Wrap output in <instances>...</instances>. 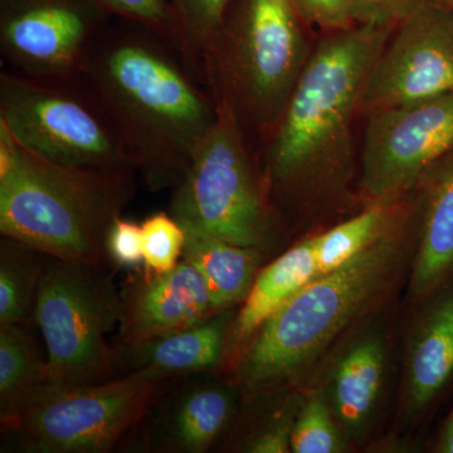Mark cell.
Instances as JSON below:
<instances>
[{"mask_svg": "<svg viewBox=\"0 0 453 453\" xmlns=\"http://www.w3.org/2000/svg\"><path fill=\"white\" fill-rule=\"evenodd\" d=\"M113 23L89 46L79 82L109 116L145 187L172 189L216 121L217 101L172 44L135 23Z\"/></svg>", "mask_w": 453, "mask_h": 453, "instance_id": "1", "label": "cell"}, {"mask_svg": "<svg viewBox=\"0 0 453 453\" xmlns=\"http://www.w3.org/2000/svg\"><path fill=\"white\" fill-rule=\"evenodd\" d=\"M416 238L413 202L368 249L315 277L268 318L229 366L244 403L303 390L340 340L392 306L407 285Z\"/></svg>", "mask_w": 453, "mask_h": 453, "instance_id": "2", "label": "cell"}, {"mask_svg": "<svg viewBox=\"0 0 453 453\" xmlns=\"http://www.w3.org/2000/svg\"><path fill=\"white\" fill-rule=\"evenodd\" d=\"M392 29L356 25L334 33L310 55L270 131L262 170L270 201H319L347 186L351 119Z\"/></svg>", "mask_w": 453, "mask_h": 453, "instance_id": "3", "label": "cell"}, {"mask_svg": "<svg viewBox=\"0 0 453 453\" xmlns=\"http://www.w3.org/2000/svg\"><path fill=\"white\" fill-rule=\"evenodd\" d=\"M134 175L47 162L0 124V232L49 257L107 265V237L135 195Z\"/></svg>", "mask_w": 453, "mask_h": 453, "instance_id": "4", "label": "cell"}, {"mask_svg": "<svg viewBox=\"0 0 453 453\" xmlns=\"http://www.w3.org/2000/svg\"><path fill=\"white\" fill-rule=\"evenodd\" d=\"M300 16L291 0H234L205 53L201 73L211 96L273 129L309 59Z\"/></svg>", "mask_w": 453, "mask_h": 453, "instance_id": "5", "label": "cell"}, {"mask_svg": "<svg viewBox=\"0 0 453 453\" xmlns=\"http://www.w3.org/2000/svg\"><path fill=\"white\" fill-rule=\"evenodd\" d=\"M172 190L170 214L184 231L265 252L273 242V205L264 175L253 166L242 124L228 104L217 101L216 121Z\"/></svg>", "mask_w": 453, "mask_h": 453, "instance_id": "6", "label": "cell"}, {"mask_svg": "<svg viewBox=\"0 0 453 453\" xmlns=\"http://www.w3.org/2000/svg\"><path fill=\"white\" fill-rule=\"evenodd\" d=\"M106 267L47 258L35 324L46 344L50 383H100L127 372L122 350L107 342L120 323L121 291Z\"/></svg>", "mask_w": 453, "mask_h": 453, "instance_id": "7", "label": "cell"}, {"mask_svg": "<svg viewBox=\"0 0 453 453\" xmlns=\"http://www.w3.org/2000/svg\"><path fill=\"white\" fill-rule=\"evenodd\" d=\"M0 124L29 153L70 168L134 173L109 116L79 81L0 73Z\"/></svg>", "mask_w": 453, "mask_h": 453, "instance_id": "8", "label": "cell"}, {"mask_svg": "<svg viewBox=\"0 0 453 453\" xmlns=\"http://www.w3.org/2000/svg\"><path fill=\"white\" fill-rule=\"evenodd\" d=\"M170 380L140 368L100 383H46L23 405L11 431L29 452H109L144 421Z\"/></svg>", "mask_w": 453, "mask_h": 453, "instance_id": "9", "label": "cell"}, {"mask_svg": "<svg viewBox=\"0 0 453 453\" xmlns=\"http://www.w3.org/2000/svg\"><path fill=\"white\" fill-rule=\"evenodd\" d=\"M112 19L98 0H0V52L23 76L79 81L89 46Z\"/></svg>", "mask_w": 453, "mask_h": 453, "instance_id": "10", "label": "cell"}, {"mask_svg": "<svg viewBox=\"0 0 453 453\" xmlns=\"http://www.w3.org/2000/svg\"><path fill=\"white\" fill-rule=\"evenodd\" d=\"M453 150V91L369 113L359 187L369 203L413 192Z\"/></svg>", "mask_w": 453, "mask_h": 453, "instance_id": "11", "label": "cell"}, {"mask_svg": "<svg viewBox=\"0 0 453 453\" xmlns=\"http://www.w3.org/2000/svg\"><path fill=\"white\" fill-rule=\"evenodd\" d=\"M453 91V12L425 0L399 23L366 79L359 109L372 113Z\"/></svg>", "mask_w": 453, "mask_h": 453, "instance_id": "12", "label": "cell"}, {"mask_svg": "<svg viewBox=\"0 0 453 453\" xmlns=\"http://www.w3.org/2000/svg\"><path fill=\"white\" fill-rule=\"evenodd\" d=\"M390 308L369 316L340 340L305 387L321 390L353 449L372 440L383 412L393 357Z\"/></svg>", "mask_w": 453, "mask_h": 453, "instance_id": "13", "label": "cell"}, {"mask_svg": "<svg viewBox=\"0 0 453 453\" xmlns=\"http://www.w3.org/2000/svg\"><path fill=\"white\" fill-rule=\"evenodd\" d=\"M405 338L396 426L429 418L453 386V281L418 305Z\"/></svg>", "mask_w": 453, "mask_h": 453, "instance_id": "14", "label": "cell"}, {"mask_svg": "<svg viewBox=\"0 0 453 453\" xmlns=\"http://www.w3.org/2000/svg\"><path fill=\"white\" fill-rule=\"evenodd\" d=\"M219 312L201 273L183 258L168 273L146 270L121 291L119 335L124 348L138 347Z\"/></svg>", "mask_w": 453, "mask_h": 453, "instance_id": "15", "label": "cell"}, {"mask_svg": "<svg viewBox=\"0 0 453 453\" xmlns=\"http://www.w3.org/2000/svg\"><path fill=\"white\" fill-rule=\"evenodd\" d=\"M414 190L416 250L405 285L412 308L453 281V150L423 174Z\"/></svg>", "mask_w": 453, "mask_h": 453, "instance_id": "16", "label": "cell"}, {"mask_svg": "<svg viewBox=\"0 0 453 453\" xmlns=\"http://www.w3.org/2000/svg\"><path fill=\"white\" fill-rule=\"evenodd\" d=\"M240 401V389L228 378L189 381L164 402L155 437L164 451H210L234 421Z\"/></svg>", "mask_w": 453, "mask_h": 453, "instance_id": "17", "label": "cell"}, {"mask_svg": "<svg viewBox=\"0 0 453 453\" xmlns=\"http://www.w3.org/2000/svg\"><path fill=\"white\" fill-rule=\"evenodd\" d=\"M234 318V309L225 310L188 329L127 348L122 351L125 366H130L129 372L154 369L173 380L217 372L228 365Z\"/></svg>", "mask_w": 453, "mask_h": 453, "instance_id": "18", "label": "cell"}, {"mask_svg": "<svg viewBox=\"0 0 453 453\" xmlns=\"http://www.w3.org/2000/svg\"><path fill=\"white\" fill-rule=\"evenodd\" d=\"M318 276L314 235L303 238L259 270L246 299L234 314L228 368L265 321Z\"/></svg>", "mask_w": 453, "mask_h": 453, "instance_id": "19", "label": "cell"}, {"mask_svg": "<svg viewBox=\"0 0 453 453\" xmlns=\"http://www.w3.org/2000/svg\"><path fill=\"white\" fill-rule=\"evenodd\" d=\"M186 234L183 258L201 273L216 309L225 311L241 305L261 270L266 252L196 232Z\"/></svg>", "mask_w": 453, "mask_h": 453, "instance_id": "20", "label": "cell"}, {"mask_svg": "<svg viewBox=\"0 0 453 453\" xmlns=\"http://www.w3.org/2000/svg\"><path fill=\"white\" fill-rule=\"evenodd\" d=\"M28 327L0 326V418L5 431L14 427L33 393L50 383L46 359L38 354Z\"/></svg>", "mask_w": 453, "mask_h": 453, "instance_id": "21", "label": "cell"}, {"mask_svg": "<svg viewBox=\"0 0 453 453\" xmlns=\"http://www.w3.org/2000/svg\"><path fill=\"white\" fill-rule=\"evenodd\" d=\"M405 207L403 198L372 202L353 219L314 235L319 276L332 273L368 249L388 231Z\"/></svg>", "mask_w": 453, "mask_h": 453, "instance_id": "22", "label": "cell"}, {"mask_svg": "<svg viewBox=\"0 0 453 453\" xmlns=\"http://www.w3.org/2000/svg\"><path fill=\"white\" fill-rule=\"evenodd\" d=\"M49 256L3 237L0 242V326L35 323V300Z\"/></svg>", "mask_w": 453, "mask_h": 453, "instance_id": "23", "label": "cell"}, {"mask_svg": "<svg viewBox=\"0 0 453 453\" xmlns=\"http://www.w3.org/2000/svg\"><path fill=\"white\" fill-rule=\"evenodd\" d=\"M299 411L291 434V453H344L353 447L342 434L320 389L301 390Z\"/></svg>", "mask_w": 453, "mask_h": 453, "instance_id": "24", "label": "cell"}, {"mask_svg": "<svg viewBox=\"0 0 453 453\" xmlns=\"http://www.w3.org/2000/svg\"><path fill=\"white\" fill-rule=\"evenodd\" d=\"M177 16L181 56L193 73L201 74L205 53L222 28L234 0H170Z\"/></svg>", "mask_w": 453, "mask_h": 453, "instance_id": "25", "label": "cell"}, {"mask_svg": "<svg viewBox=\"0 0 453 453\" xmlns=\"http://www.w3.org/2000/svg\"><path fill=\"white\" fill-rule=\"evenodd\" d=\"M301 390L273 395V407L253 425L240 451L249 453H291V434L299 411Z\"/></svg>", "mask_w": 453, "mask_h": 453, "instance_id": "26", "label": "cell"}, {"mask_svg": "<svg viewBox=\"0 0 453 453\" xmlns=\"http://www.w3.org/2000/svg\"><path fill=\"white\" fill-rule=\"evenodd\" d=\"M142 258L146 270L168 273L183 257L186 231L170 213L157 211L142 223Z\"/></svg>", "mask_w": 453, "mask_h": 453, "instance_id": "27", "label": "cell"}, {"mask_svg": "<svg viewBox=\"0 0 453 453\" xmlns=\"http://www.w3.org/2000/svg\"><path fill=\"white\" fill-rule=\"evenodd\" d=\"M115 19L135 23L154 32L181 55L180 32L170 0H98Z\"/></svg>", "mask_w": 453, "mask_h": 453, "instance_id": "28", "label": "cell"}, {"mask_svg": "<svg viewBox=\"0 0 453 453\" xmlns=\"http://www.w3.org/2000/svg\"><path fill=\"white\" fill-rule=\"evenodd\" d=\"M301 19L338 32L356 26L354 0H291Z\"/></svg>", "mask_w": 453, "mask_h": 453, "instance_id": "29", "label": "cell"}, {"mask_svg": "<svg viewBox=\"0 0 453 453\" xmlns=\"http://www.w3.org/2000/svg\"><path fill=\"white\" fill-rule=\"evenodd\" d=\"M107 255L116 266L138 268L144 262L142 225L119 217L107 237Z\"/></svg>", "mask_w": 453, "mask_h": 453, "instance_id": "30", "label": "cell"}, {"mask_svg": "<svg viewBox=\"0 0 453 453\" xmlns=\"http://www.w3.org/2000/svg\"><path fill=\"white\" fill-rule=\"evenodd\" d=\"M425 0H354V22L395 28Z\"/></svg>", "mask_w": 453, "mask_h": 453, "instance_id": "31", "label": "cell"}, {"mask_svg": "<svg viewBox=\"0 0 453 453\" xmlns=\"http://www.w3.org/2000/svg\"><path fill=\"white\" fill-rule=\"evenodd\" d=\"M434 453H453V407L429 446Z\"/></svg>", "mask_w": 453, "mask_h": 453, "instance_id": "32", "label": "cell"}, {"mask_svg": "<svg viewBox=\"0 0 453 453\" xmlns=\"http://www.w3.org/2000/svg\"><path fill=\"white\" fill-rule=\"evenodd\" d=\"M446 2L449 3V4H451L453 7V0H446Z\"/></svg>", "mask_w": 453, "mask_h": 453, "instance_id": "33", "label": "cell"}]
</instances>
